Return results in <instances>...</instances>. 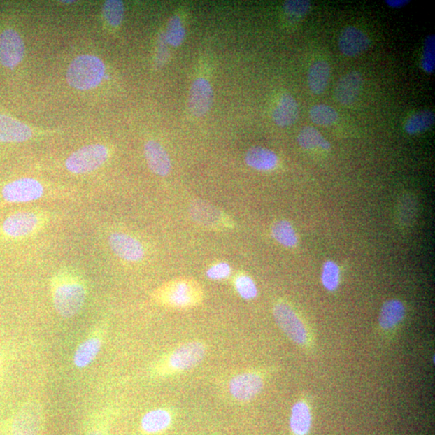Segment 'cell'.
I'll return each instance as SVG.
<instances>
[{
  "mask_svg": "<svg viewBox=\"0 0 435 435\" xmlns=\"http://www.w3.org/2000/svg\"><path fill=\"white\" fill-rule=\"evenodd\" d=\"M52 304L64 318L76 316L87 299V288L83 279L70 271H61L51 280Z\"/></svg>",
  "mask_w": 435,
  "mask_h": 435,
  "instance_id": "obj_1",
  "label": "cell"
},
{
  "mask_svg": "<svg viewBox=\"0 0 435 435\" xmlns=\"http://www.w3.org/2000/svg\"><path fill=\"white\" fill-rule=\"evenodd\" d=\"M204 290L197 281L190 278H177L164 284L153 293L158 304L172 309H190L198 306L204 300Z\"/></svg>",
  "mask_w": 435,
  "mask_h": 435,
  "instance_id": "obj_2",
  "label": "cell"
},
{
  "mask_svg": "<svg viewBox=\"0 0 435 435\" xmlns=\"http://www.w3.org/2000/svg\"><path fill=\"white\" fill-rule=\"evenodd\" d=\"M105 66L99 57L81 55L74 59L67 71V81L70 86L78 90H88L97 87L102 82Z\"/></svg>",
  "mask_w": 435,
  "mask_h": 435,
  "instance_id": "obj_3",
  "label": "cell"
},
{
  "mask_svg": "<svg viewBox=\"0 0 435 435\" xmlns=\"http://www.w3.org/2000/svg\"><path fill=\"white\" fill-rule=\"evenodd\" d=\"M206 348L199 341L185 343L169 354L159 367L162 374L183 373L198 366L205 358Z\"/></svg>",
  "mask_w": 435,
  "mask_h": 435,
  "instance_id": "obj_4",
  "label": "cell"
},
{
  "mask_svg": "<svg viewBox=\"0 0 435 435\" xmlns=\"http://www.w3.org/2000/svg\"><path fill=\"white\" fill-rule=\"evenodd\" d=\"M108 156L107 147L100 144L90 145L73 152L67 158L66 166L73 173H91L102 166Z\"/></svg>",
  "mask_w": 435,
  "mask_h": 435,
  "instance_id": "obj_5",
  "label": "cell"
},
{
  "mask_svg": "<svg viewBox=\"0 0 435 435\" xmlns=\"http://www.w3.org/2000/svg\"><path fill=\"white\" fill-rule=\"evenodd\" d=\"M43 423V410L38 402L26 403L15 413L10 422L12 435H39Z\"/></svg>",
  "mask_w": 435,
  "mask_h": 435,
  "instance_id": "obj_6",
  "label": "cell"
},
{
  "mask_svg": "<svg viewBox=\"0 0 435 435\" xmlns=\"http://www.w3.org/2000/svg\"><path fill=\"white\" fill-rule=\"evenodd\" d=\"M273 316L276 322L292 341L304 345L308 341V334L304 322L291 307L280 302L273 307Z\"/></svg>",
  "mask_w": 435,
  "mask_h": 435,
  "instance_id": "obj_7",
  "label": "cell"
},
{
  "mask_svg": "<svg viewBox=\"0 0 435 435\" xmlns=\"http://www.w3.org/2000/svg\"><path fill=\"white\" fill-rule=\"evenodd\" d=\"M190 213L196 222L211 229L224 230L233 226L229 217L205 201H194L190 205Z\"/></svg>",
  "mask_w": 435,
  "mask_h": 435,
  "instance_id": "obj_8",
  "label": "cell"
},
{
  "mask_svg": "<svg viewBox=\"0 0 435 435\" xmlns=\"http://www.w3.org/2000/svg\"><path fill=\"white\" fill-rule=\"evenodd\" d=\"M44 187L34 178H20L5 185L2 194L8 203L20 204L40 199L44 194Z\"/></svg>",
  "mask_w": 435,
  "mask_h": 435,
  "instance_id": "obj_9",
  "label": "cell"
},
{
  "mask_svg": "<svg viewBox=\"0 0 435 435\" xmlns=\"http://www.w3.org/2000/svg\"><path fill=\"white\" fill-rule=\"evenodd\" d=\"M42 225L39 215L31 211L18 212L3 222V231L10 238H24L33 235Z\"/></svg>",
  "mask_w": 435,
  "mask_h": 435,
  "instance_id": "obj_10",
  "label": "cell"
},
{
  "mask_svg": "<svg viewBox=\"0 0 435 435\" xmlns=\"http://www.w3.org/2000/svg\"><path fill=\"white\" fill-rule=\"evenodd\" d=\"M111 250L124 261L139 262L145 257V248L136 238L122 232H114L109 236Z\"/></svg>",
  "mask_w": 435,
  "mask_h": 435,
  "instance_id": "obj_11",
  "label": "cell"
},
{
  "mask_svg": "<svg viewBox=\"0 0 435 435\" xmlns=\"http://www.w3.org/2000/svg\"><path fill=\"white\" fill-rule=\"evenodd\" d=\"M105 333V327H99L79 344L73 358L76 368H87L97 359L103 347Z\"/></svg>",
  "mask_w": 435,
  "mask_h": 435,
  "instance_id": "obj_12",
  "label": "cell"
},
{
  "mask_svg": "<svg viewBox=\"0 0 435 435\" xmlns=\"http://www.w3.org/2000/svg\"><path fill=\"white\" fill-rule=\"evenodd\" d=\"M263 386L264 381L261 376L255 373H243L232 378L228 388L233 399L248 401L259 394Z\"/></svg>",
  "mask_w": 435,
  "mask_h": 435,
  "instance_id": "obj_13",
  "label": "cell"
},
{
  "mask_svg": "<svg viewBox=\"0 0 435 435\" xmlns=\"http://www.w3.org/2000/svg\"><path fill=\"white\" fill-rule=\"evenodd\" d=\"M24 44L20 36L13 29H6L0 35V62L8 68L17 66L22 61Z\"/></svg>",
  "mask_w": 435,
  "mask_h": 435,
  "instance_id": "obj_14",
  "label": "cell"
},
{
  "mask_svg": "<svg viewBox=\"0 0 435 435\" xmlns=\"http://www.w3.org/2000/svg\"><path fill=\"white\" fill-rule=\"evenodd\" d=\"M214 93L210 83L199 78L191 86L188 106L191 114L201 117L208 113L213 104Z\"/></svg>",
  "mask_w": 435,
  "mask_h": 435,
  "instance_id": "obj_15",
  "label": "cell"
},
{
  "mask_svg": "<svg viewBox=\"0 0 435 435\" xmlns=\"http://www.w3.org/2000/svg\"><path fill=\"white\" fill-rule=\"evenodd\" d=\"M370 45L369 36L353 26L345 29L338 39L339 50L347 57H355L362 54L369 49Z\"/></svg>",
  "mask_w": 435,
  "mask_h": 435,
  "instance_id": "obj_16",
  "label": "cell"
},
{
  "mask_svg": "<svg viewBox=\"0 0 435 435\" xmlns=\"http://www.w3.org/2000/svg\"><path fill=\"white\" fill-rule=\"evenodd\" d=\"M363 86L362 74L358 71L345 74L338 81L335 90L338 102L343 106H350L357 101Z\"/></svg>",
  "mask_w": 435,
  "mask_h": 435,
  "instance_id": "obj_17",
  "label": "cell"
},
{
  "mask_svg": "<svg viewBox=\"0 0 435 435\" xmlns=\"http://www.w3.org/2000/svg\"><path fill=\"white\" fill-rule=\"evenodd\" d=\"M145 155L148 167L159 176H166L171 169V159L164 148L155 141H148Z\"/></svg>",
  "mask_w": 435,
  "mask_h": 435,
  "instance_id": "obj_18",
  "label": "cell"
},
{
  "mask_svg": "<svg viewBox=\"0 0 435 435\" xmlns=\"http://www.w3.org/2000/svg\"><path fill=\"white\" fill-rule=\"evenodd\" d=\"M33 136V131L28 125L9 117L0 115V142H23L28 141Z\"/></svg>",
  "mask_w": 435,
  "mask_h": 435,
  "instance_id": "obj_19",
  "label": "cell"
},
{
  "mask_svg": "<svg viewBox=\"0 0 435 435\" xmlns=\"http://www.w3.org/2000/svg\"><path fill=\"white\" fill-rule=\"evenodd\" d=\"M299 113V105L295 99L290 94H284L273 110V118L278 126L288 127L298 120Z\"/></svg>",
  "mask_w": 435,
  "mask_h": 435,
  "instance_id": "obj_20",
  "label": "cell"
},
{
  "mask_svg": "<svg viewBox=\"0 0 435 435\" xmlns=\"http://www.w3.org/2000/svg\"><path fill=\"white\" fill-rule=\"evenodd\" d=\"M245 162L248 166L257 171H269L277 166L278 157L267 148L254 147L247 152Z\"/></svg>",
  "mask_w": 435,
  "mask_h": 435,
  "instance_id": "obj_21",
  "label": "cell"
},
{
  "mask_svg": "<svg viewBox=\"0 0 435 435\" xmlns=\"http://www.w3.org/2000/svg\"><path fill=\"white\" fill-rule=\"evenodd\" d=\"M331 68L325 61H318L313 64L308 73V85L311 91L315 94H321L330 80Z\"/></svg>",
  "mask_w": 435,
  "mask_h": 435,
  "instance_id": "obj_22",
  "label": "cell"
},
{
  "mask_svg": "<svg viewBox=\"0 0 435 435\" xmlns=\"http://www.w3.org/2000/svg\"><path fill=\"white\" fill-rule=\"evenodd\" d=\"M405 314V306L401 301L396 299L387 301L382 306L379 318L380 325L385 330L394 328L399 325Z\"/></svg>",
  "mask_w": 435,
  "mask_h": 435,
  "instance_id": "obj_23",
  "label": "cell"
},
{
  "mask_svg": "<svg viewBox=\"0 0 435 435\" xmlns=\"http://www.w3.org/2000/svg\"><path fill=\"white\" fill-rule=\"evenodd\" d=\"M172 422L171 413L157 408L145 413L142 418L141 427L148 434H157L166 429Z\"/></svg>",
  "mask_w": 435,
  "mask_h": 435,
  "instance_id": "obj_24",
  "label": "cell"
},
{
  "mask_svg": "<svg viewBox=\"0 0 435 435\" xmlns=\"http://www.w3.org/2000/svg\"><path fill=\"white\" fill-rule=\"evenodd\" d=\"M291 431L295 435H306L311 427V413L308 406L304 401L297 402L292 408L290 416Z\"/></svg>",
  "mask_w": 435,
  "mask_h": 435,
  "instance_id": "obj_25",
  "label": "cell"
},
{
  "mask_svg": "<svg viewBox=\"0 0 435 435\" xmlns=\"http://www.w3.org/2000/svg\"><path fill=\"white\" fill-rule=\"evenodd\" d=\"M435 115L433 111L423 110L418 111L408 119L405 124V131L408 134L416 135L427 131L434 125Z\"/></svg>",
  "mask_w": 435,
  "mask_h": 435,
  "instance_id": "obj_26",
  "label": "cell"
},
{
  "mask_svg": "<svg viewBox=\"0 0 435 435\" xmlns=\"http://www.w3.org/2000/svg\"><path fill=\"white\" fill-rule=\"evenodd\" d=\"M298 142L301 148L307 150L317 147L325 150H331L330 143L327 141L315 127L310 126H306L301 130L298 136Z\"/></svg>",
  "mask_w": 435,
  "mask_h": 435,
  "instance_id": "obj_27",
  "label": "cell"
},
{
  "mask_svg": "<svg viewBox=\"0 0 435 435\" xmlns=\"http://www.w3.org/2000/svg\"><path fill=\"white\" fill-rule=\"evenodd\" d=\"M272 236L281 245L292 248L298 243L296 232L288 221L280 220L272 227Z\"/></svg>",
  "mask_w": 435,
  "mask_h": 435,
  "instance_id": "obj_28",
  "label": "cell"
},
{
  "mask_svg": "<svg viewBox=\"0 0 435 435\" xmlns=\"http://www.w3.org/2000/svg\"><path fill=\"white\" fill-rule=\"evenodd\" d=\"M310 118L313 123L320 126L335 124L338 119L337 111L326 104H318L310 110Z\"/></svg>",
  "mask_w": 435,
  "mask_h": 435,
  "instance_id": "obj_29",
  "label": "cell"
},
{
  "mask_svg": "<svg viewBox=\"0 0 435 435\" xmlns=\"http://www.w3.org/2000/svg\"><path fill=\"white\" fill-rule=\"evenodd\" d=\"M104 17L106 21L113 27H118L123 20L124 5L119 0H108L104 5Z\"/></svg>",
  "mask_w": 435,
  "mask_h": 435,
  "instance_id": "obj_30",
  "label": "cell"
},
{
  "mask_svg": "<svg viewBox=\"0 0 435 435\" xmlns=\"http://www.w3.org/2000/svg\"><path fill=\"white\" fill-rule=\"evenodd\" d=\"M185 36V31L182 21L178 17H173L169 20L166 39L169 45L174 47L181 45Z\"/></svg>",
  "mask_w": 435,
  "mask_h": 435,
  "instance_id": "obj_31",
  "label": "cell"
},
{
  "mask_svg": "<svg viewBox=\"0 0 435 435\" xmlns=\"http://www.w3.org/2000/svg\"><path fill=\"white\" fill-rule=\"evenodd\" d=\"M235 287L241 298L251 300L257 296V288L254 280L248 275H238L235 280Z\"/></svg>",
  "mask_w": 435,
  "mask_h": 435,
  "instance_id": "obj_32",
  "label": "cell"
},
{
  "mask_svg": "<svg viewBox=\"0 0 435 435\" xmlns=\"http://www.w3.org/2000/svg\"><path fill=\"white\" fill-rule=\"evenodd\" d=\"M322 283L328 290L333 291L338 288L339 283V268L335 262L328 261L323 265Z\"/></svg>",
  "mask_w": 435,
  "mask_h": 435,
  "instance_id": "obj_33",
  "label": "cell"
},
{
  "mask_svg": "<svg viewBox=\"0 0 435 435\" xmlns=\"http://www.w3.org/2000/svg\"><path fill=\"white\" fill-rule=\"evenodd\" d=\"M422 66L424 71L432 73L435 69V36H429L424 43Z\"/></svg>",
  "mask_w": 435,
  "mask_h": 435,
  "instance_id": "obj_34",
  "label": "cell"
},
{
  "mask_svg": "<svg viewBox=\"0 0 435 435\" xmlns=\"http://www.w3.org/2000/svg\"><path fill=\"white\" fill-rule=\"evenodd\" d=\"M311 9V2L306 0H289L284 3L285 13L290 17L300 19Z\"/></svg>",
  "mask_w": 435,
  "mask_h": 435,
  "instance_id": "obj_35",
  "label": "cell"
},
{
  "mask_svg": "<svg viewBox=\"0 0 435 435\" xmlns=\"http://www.w3.org/2000/svg\"><path fill=\"white\" fill-rule=\"evenodd\" d=\"M231 273L230 265L226 262L217 263L206 271L208 278L214 280H224L229 277Z\"/></svg>",
  "mask_w": 435,
  "mask_h": 435,
  "instance_id": "obj_36",
  "label": "cell"
},
{
  "mask_svg": "<svg viewBox=\"0 0 435 435\" xmlns=\"http://www.w3.org/2000/svg\"><path fill=\"white\" fill-rule=\"evenodd\" d=\"M410 3L407 0H387L386 3L392 8H401L406 6V4Z\"/></svg>",
  "mask_w": 435,
  "mask_h": 435,
  "instance_id": "obj_37",
  "label": "cell"
},
{
  "mask_svg": "<svg viewBox=\"0 0 435 435\" xmlns=\"http://www.w3.org/2000/svg\"><path fill=\"white\" fill-rule=\"evenodd\" d=\"M88 435H104L102 432L100 431H93L90 433Z\"/></svg>",
  "mask_w": 435,
  "mask_h": 435,
  "instance_id": "obj_38",
  "label": "cell"
},
{
  "mask_svg": "<svg viewBox=\"0 0 435 435\" xmlns=\"http://www.w3.org/2000/svg\"><path fill=\"white\" fill-rule=\"evenodd\" d=\"M2 365H3L2 357H1V352H0V376H1V373H2Z\"/></svg>",
  "mask_w": 435,
  "mask_h": 435,
  "instance_id": "obj_39",
  "label": "cell"
},
{
  "mask_svg": "<svg viewBox=\"0 0 435 435\" xmlns=\"http://www.w3.org/2000/svg\"><path fill=\"white\" fill-rule=\"evenodd\" d=\"M62 3H73V1H62Z\"/></svg>",
  "mask_w": 435,
  "mask_h": 435,
  "instance_id": "obj_40",
  "label": "cell"
}]
</instances>
